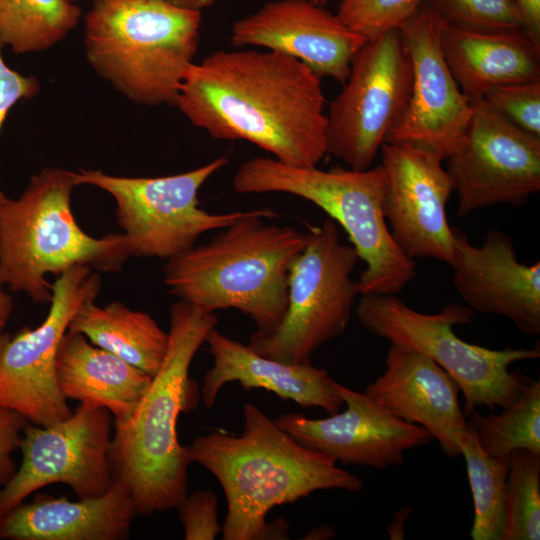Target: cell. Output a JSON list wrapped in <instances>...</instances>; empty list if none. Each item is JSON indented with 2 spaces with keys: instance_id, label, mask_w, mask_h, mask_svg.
<instances>
[{
  "instance_id": "3",
  "label": "cell",
  "mask_w": 540,
  "mask_h": 540,
  "mask_svg": "<svg viewBox=\"0 0 540 540\" xmlns=\"http://www.w3.org/2000/svg\"><path fill=\"white\" fill-rule=\"evenodd\" d=\"M217 316L184 301L170 307L169 345L164 361L133 413L114 423L109 458L114 481L144 516L177 508L187 496L189 446L180 444L177 421L193 408L191 362Z\"/></svg>"
},
{
  "instance_id": "18",
  "label": "cell",
  "mask_w": 540,
  "mask_h": 540,
  "mask_svg": "<svg viewBox=\"0 0 540 540\" xmlns=\"http://www.w3.org/2000/svg\"><path fill=\"white\" fill-rule=\"evenodd\" d=\"M367 40L336 14L310 0H276L237 20L235 47L258 46L294 57L320 78L345 83L353 58Z\"/></svg>"
},
{
  "instance_id": "13",
  "label": "cell",
  "mask_w": 540,
  "mask_h": 540,
  "mask_svg": "<svg viewBox=\"0 0 540 540\" xmlns=\"http://www.w3.org/2000/svg\"><path fill=\"white\" fill-rule=\"evenodd\" d=\"M112 423L107 409L85 403L51 425L28 422L18 445L20 468L0 487V517L49 484L68 485L79 499L104 494L114 483L109 458Z\"/></svg>"
},
{
  "instance_id": "29",
  "label": "cell",
  "mask_w": 540,
  "mask_h": 540,
  "mask_svg": "<svg viewBox=\"0 0 540 540\" xmlns=\"http://www.w3.org/2000/svg\"><path fill=\"white\" fill-rule=\"evenodd\" d=\"M540 539V454L518 449L509 455L503 540Z\"/></svg>"
},
{
  "instance_id": "24",
  "label": "cell",
  "mask_w": 540,
  "mask_h": 540,
  "mask_svg": "<svg viewBox=\"0 0 540 540\" xmlns=\"http://www.w3.org/2000/svg\"><path fill=\"white\" fill-rule=\"evenodd\" d=\"M56 379L67 401L105 408L116 423L133 413L152 377L82 334L67 331L57 352Z\"/></svg>"
},
{
  "instance_id": "32",
  "label": "cell",
  "mask_w": 540,
  "mask_h": 540,
  "mask_svg": "<svg viewBox=\"0 0 540 540\" xmlns=\"http://www.w3.org/2000/svg\"><path fill=\"white\" fill-rule=\"evenodd\" d=\"M482 99L510 123L540 138V80L501 85L488 91Z\"/></svg>"
},
{
  "instance_id": "11",
  "label": "cell",
  "mask_w": 540,
  "mask_h": 540,
  "mask_svg": "<svg viewBox=\"0 0 540 540\" xmlns=\"http://www.w3.org/2000/svg\"><path fill=\"white\" fill-rule=\"evenodd\" d=\"M411 65L399 29L367 40L327 113V153L351 169L371 167L410 95Z\"/></svg>"
},
{
  "instance_id": "39",
  "label": "cell",
  "mask_w": 540,
  "mask_h": 540,
  "mask_svg": "<svg viewBox=\"0 0 540 540\" xmlns=\"http://www.w3.org/2000/svg\"><path fill=\"white\" fill-rule=\"evenodd\" d=\"M310 1L317 5L324 6L329 0H310Z\"/></svg>"
},
{
  "instance_id": "17",
  "label": "cell",
  "mask_w": 540,
  "mask_h": 540,
  "mask_svg": "<svg viewBox=\"0 0 540 540\" xmlns=\"http://www.w3.org/2000/svg\"><path fill=\"white\" fill-rule=\"evenodd\" d=\"M335 387L346 408L322 419L300 413L278 416V426L303 446L345 465L385 469L402 465L406 451L433 440L423 427L408 423L365 392L338 382Z\"/></svg>"
},
{
  "instance_id": "36",
  "label": "cell",
  "mask_w": 540,
  "mask_h": 540,
  "mask_svg": "<svg viewBox=\"0 0 540 540\" xmlns=\"http://www.w3.org/2000/svg\"><path fill=\"white\" fill-rule=\"evenodd\" d=\"M522 19L524 32L540 46V0H512Z\"/></svg>"
},
{
  "instance_id": "2",
  "label": "cell",
  "mask_w": 540,
  "mask_h": 540,
  "mask_svg": "<svg viewBox=\"0 0 540 540\" xmlns=\"http://www.w3.org/2000/svg\"><path fill=\"white\" fill-rule=\"evenodd\" d=\"M243 419L242 434L215 431L189 446L192 462L209 470L224 490V540L288 539L285 521H267L274 507L318 490H362L357 476L300 444L256 405H244Z\"/></svg>"
},
{
  "instance_id": "20",
  "label": "cell",
  "mask_w": 540,
  "mask_h": 540,
  "mask_svg": "<svg viewBox=\"0 0 540 540\" xmlns=\"http://www.w3.org/2000/svg\"><path fill=\"white\" fill-rule=\"evenodd\" d=\"M364 392L403 421L426 429L448 457L461 455L467 419L459 386L427 356L391 344L385 371Z\"/></svg>"
},
{
  "instance_id": "7",
  "label": "cell",
  "mask_w": 540,
  "mask_h": 540,
  "mask_svg": "<svg viewBox=\"0 0 540 540\" xmlns=\"http://www.w3.org/2000/svg\"><path fill=\"white\" fill-rule=\"evenodd\" d=\"M232 184L240 194L298 196L339 223L366 265L357 282L360 295H396L416 276L415 260L399 248L384 216L387 176L382 165L321 170L254 157L239 166Z\"/></svg>"
},
{
  "instance_id": "38",
  "label": "cell",
  "mask_w": 540,
  "mask_h": 540,
  "mask_svg": "<svg viewBox=\"0 0 540 540\" xmlns=\"http://www.w3.org/2000/svg\"><path fill=\"white\" fill-rule=\"evenodd\" d=\"M169 2L192 10L202 11L214 4V0H168Z\"/></svg>"
},
{
  "instance_id": "4",
  "label": "cell",
  "mask_w": 540,
  "mask_h": 540,
  "mask_svg": "<svg viewBox=\"0 0 540 540\" xmlns=\"http://www.w3.org/2000/svg\"><path fill=\"white\" fill-rule=\"evenodd\" d=\"M277 216L271 208L252 210L209 242L168 259L169 293L205 312L237 309L255 322L254 334H271L287 310L291 266L307 243V233L263 221Z\"/></svg>"
},
{
  "instance_id": "26",
  "label": "cell",
  "mask_w": 540,
  "mask_h": 540,
  "mask_svg": "<svg viewBox=\"0 0 540 540\" xmlns=\"http://www.w3.org/2000/svg\"><path fill=\"white\" fill-rule=\"evenodd\" d=\"M81 16L71 0H0V43L16 54L46 51L65 39Z\"/></svg>"
},
{
  "instance_id": "14",
  "label": "cell",
  "mask_w": 540,
  "mask_h": 540,
  "mask_svg": "<svg viewBox=\"0 0 540 540\" xmlns=\"http://www.w3.org/2000/svg\"><path fill=\"white\" fill-rule=\"evenodd\" d=\"M471 102L464 142L446 159L458 216L500 203L521 207L540 190V138L510 123L482 98Z\"/></svg>"
},
{
  "instance_id": "6",
  "label": "cell",
  "mask_w": 540,
  "mask_h": 540,
  "mask_svg": "<svg viewBox=\"0 0 540 540\" xmlns=\"http://www.w3.org/2000/svg\"><path fill=\"white\" fill-rule=\"evenodd\" d=\"M201 22V11L168 0H96L84 18L85 55L128 100L175 105Z\"/></svg>"
},
{
  "instance_id": "22",
  "label": "cell",
  "mask_w": 540,
  "mask_h": 540,
  "mask_svg": "<svg viewBox=\"0 0 540 540\" xmlns=\"http://www.w3.org/2000/svg\"><path fill=\"white\" fill-rule=\"evenodd\" d=\"M135 515L131 497L117 481L101 496L77 501L38 494L0 517V539H126Z\"/></svg>"
},
{
  "instance_id": "21",
  "label": "cell",
  "mask_w": 540,
  "mask_h": 540,
  "mask_svg": "<svg viewBox=\"0 0 540 540\" xmlns=\"http://www.w3.org/2000/svg\"><path fill=\"white\" fill-rule=\"evenodd\" d=\"M206 342L213 366L206 372L202 400L211 408L226 384L238 382L243 388H261L304 408L318 407L337 413L344 404L335 382L325 369L305 363H287L263 356L248 345L227 337L215 328Z\"/></svg>"
},
{
  "instance_id": "10",
  "label": "cell",
  "mask_w": 540,
  "mask_h": 540,
  "mask_svg": "<svg viewBox=\"0 0 540 540\" xmlns=\"http://www.w3.org/2000/svg\"><path fill=\"white\" fill-rule=\"evenodd\" d=\"M228 162L227 156H220L193 170L160 177L80 170L76 180L78 186H94L113 198L130 256L168 260L196 245L202 234L222 229L252 212L210 213L200 207L201 187Z\"/></svg>"
},
{
  "instance_id": "27",
  "label": "cell",
  "mask_w": 540,
  "mask_h": 540,
  "mask_svg": "<svg viewBox=\"0 0 540 540\" xmlns=\"http://www.w3.org/2000/svg\"><path fill=\"white\" fill-rule=\"evenodd\" d=\"M474 505L473 540H503L509 457L487 454L468 426L459 439Z\"/></svg>"
},
{
  "instance_id": "15",
  "label": "cell",
  "mask_w": 540,
  "mask_h": 540,
  "mask_svg": "<svg viewBox=\"0 0 540 540\" xmlns=\"http://www.w3.org/2000/svg\"><path fill=\"white\" fill-rule=\"evenodd\" d=\"M444 21L425 2L400 28L411 65L406 108L384 142L410 144L446 160L464 142L472 116L441 45Z\"/></svg>"
},
{
  "instance_id": "16",
  "label": "cell",
  "mask_w": 540,
  "mask_h": 540,
  "mask_svg": "<svg viewBox=\"0 0 540 540\" xmlns=\"http://www.w3.org/2000/svg\"><path fill=\"white\" fill-rule=\"evenodd\" d=\"M387 176L383 211L391 234L409 258H433L452 265L454 230L446 216L453 191L442 159L410 144L384 142L380 148Z\"/></svg>"
},
{
  "instance_id": "19",
  "label": "cell",
  "mask_w": 540,
  "mask_h": 540,
  "mask_svg": "<svg viewBox=\"0 0 540 540\" xmlns=\"http://www.w3.org/2000/svg\"><path fill=\"white\" fill-rule=\"evenodd\" d=\"M456 253L453 284L474 312L509 319L528 336L540 334V263L517 259L512 239L498 229L488 231L481 246L454 230Z\"/></svg>"
},
{
  "instance_id": "9",
  "label": "cell",
  "mask_w": 540,
  "mask_h": 540,
  "mask_svg": "<svg viewBox=\"0 0 540 540\" xmlns=\"http://www.w3.org/2000/svg\"><path fill=\"white\" fill-rule=\"evenodd\" d=\"M359 259L352 245L340 241L333 219L311 227L307 243L290 269L282 322L269 335L253 333L247 345L279 361L310 362L321 345L347 328L360 295L358 283L351 279Z\"/></svg>"
},
{
  "instance_id": "5",
  "label": "cell",
  "mask_w": 540,
  "mask_h": 540,
  "mask_svg": "<svg viewBox=\"0 0 540 540\" xmlns=\"http://www.w3.org/2000/svg\"><path fill=\"white\" fill-rule=\"evenodd\" d=\"M77 186L76 172L45 167L18 198L0 202V282L9 291L50 303L48 275L80 265L116 272L131 257L122 233L93 237L78 225L71 207Z\"/></svg>"
},
{
  "instance_id": "34",
  "label": "cell",
  "mask_w": 540,
  "mask_h": 540,
  "mask_svg": "<svg viewBox=\"0 0 540 540\" xmlns=\"http://www.w3.org/2000/svg\"><path fill=\"white\" fill-rule=\"evenodd\" d=\"M0 43V131L12 108L22 100L33 98L40 91L38 79L11 68L2 55ZM7 196L0 185V202Z\"/></svg>"
},
{
  "instance_id": "33",
  "label": "cell",
  "mask_w": 540,
  "mask_h": 540,
  "mask_svg": "<svg viewBox=\"0 0 540 540\" xmlns=\"http://www.w3.org/2000/svg\"><path fill=\"white\" fill-rule=\"evenodd\" d=\"M218 501L210 489L187 494L176 508L186 540H213L221 531L217 513Z\"/></svg>"
},
{
  "instance_id": "23",
  "label": "cell",
  "mask_w": 540,
  "mask_h": 540,
  "mask_svg": "<svg viewBox=\"0 0 540 540\" xmlns=\"http://www.w3.org/2000/svg\"><path fill=\"white\" fill-rule=\"evenodd\" d=\"M441 45L451 73L471 101L501 85L540 80V46L523 29L473 30L444 22Z\"/></svg>"
},
{
  "instance_id": "25",
  "label": "cell",
  "mask_w": 540,
  "mask_h": 540,
  "mask_svg": "<svg viewBox=\"0 0 540 540\" xmlns=\"http://www.w3.org/2000/svg\"><path fill=\"white\" fill-rule=\"evenodd\" d=\"M68 331L82 334L100 347L153 377L169 345L165 332L148 313L112 301L99 306L85 302L73 316Z\"/></svg>"
},
{
  "instance_id": "28",
  "label": "cell",
  "mask_w": 540,
  "mask_h": 540,
  "mask_svg": "<svg viewBox=\"0 0 540 540\" xmlns=\"http://www.w3.org/2000/svg\"><path fill=\"white\" fill-rule=\"evenodd\" d=\"M467 419L481 448L489 455L509 457L518 449L540 454V381L531 380L520 396L500 414L477 410Z\"/></svg>"
},
{
  "instance_id": "8",
  "label": "cell",
  "mask_w": 540,
  "mask_h": 540,
  "mask_svg": "<svg viewBox=\"0 0 540 540\" xmlns=\"http://www.w3.org/2000/svg\"><path fill=\"white\" fill-rule=\"evenodd\" d=\"M355 315L370 333L390 344L419 352L457 383L464 396V414L477 408H505L524 391L531 379L509 367L540 357L539 345L532 348L489 349L460 339L457 324H470L474 311L466 305L448 303L441 311H416L395 295H360Z\"/></svg>"
},
{
  "instance_id": "12",
  "label": "cell",
  "mask_w": 540,
  "mask_h": 540,
  "mask_svg": "<svg viewBox=\"0 0 540 540\" xmlns=\"http://www.w3.org/2000/svg\"><path fill=\"white\" fill-rule=\"evenodd\" d=\"M51 288L50 308L40 325L0 334V407L39 426L73 413L58 388L57 352L77 310L96 300L101 278L99 272L80 265L56 276Z\"/></svg>"
},
{
  "instance_id": "35",
  "label": "cell",
  "mask_w": 540,
  "mask_h": 540,
  "mask_svg": "<svg viewBox=\"0 0 540 540\" xmlns=\"http://www.w3.org/2000/svg\"><path fill=\"white\" fill-rule=\"evenodd\" d=\"M28 420L18 412L0 407V487L15 474L12 453L18 447Z\"/></svg>"
},
{
  "instance_id": "37",
  "label": "cell",
  "mask_w": 540,
  "mask_h": 540,
  "mask_svg": "<svg viewBox=\"0 0 540 540\" xmlns=\"http://www.w3.org/2000/svg\"><path fill=\"white\" fill-rule=\"evenodd\" d=\"M13 311V300L0 282V334L3 332Z\"/></svg>"
},
{
  "instance_id": "31",
  "label": "cell",
  "mask_w": 540,
  "mask_h": 540,
  "mask_svg": "<svg viewBox=\"0 0 540 540\" xmlns=\"http://www.w3.org/2000/svg\"><path fill=\"white\" fill-rule=\"evenodd\" d=\"M448 25L473 30L523 29L512 0H426Z\"/></svg>"
},
{
  "instance_id": "30",
  "label": "cell",
  "mask_w": 540,
  "mask_h": 540,
  "mask_svg": "<svg viewBox=\"0 0 540 540\" xmlns=\"http://www.w3.org/2000/svg\"><path fill=\"white\" fill-rule=\"evenodd\" d=\"M426 0H338L337 17L350 30L374 39L399 29Z\"/></svg>"
},
{
  "instance_id": "1",
  "label": "cell",
  "mask_w": 540,
  "mask_h": 540,
  "mask_svg": "<svg viewBox=\"0 0 540 540\" xmlns=\"http://www.w3.org/2000/svg\"><path fill=\"white\" fill-rule=\"evenodd\" d=\"M321 78L276 52L218 50L187 69L175 105L221 140H244L291 166H316L327 154Z\"/></svg>"
},
{
  "instance_id": "40",
  "label": "cell",
  "mask_w": 540,
  "mask_h": 540,
  "mask_svg": "<svg viewBox=\"0 0 540 540\" xmlns=\"http://www.w3.org/2000/svg\"><path fill=\"white\" fill-rule=\"evenodd\" d=\"M71 1H73V2H75V3H79V2H82V1H89V2H92V3H93V2L96 1V0H71Z\"/></svg>"
}]
</instances>
